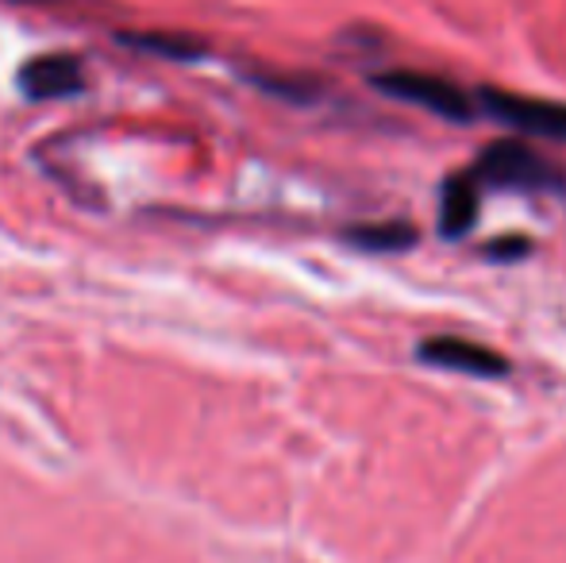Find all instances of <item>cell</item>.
<instances>
[{
    "mask_svg": "<svg viewBox=\"0 0 566 563\" xmlns=\"http://www.w3.org/2000/svg\"><path fill=\"white\" fill-rule=\"evenodd\" d=\"M350 243H358L363 251H405L417 243V228L401 225V220H389V225H370V228H355Z\"/></svg>",
    "mask_w": 566,
    "mask_h": 563,
    "instance_id": "7",
    "label": "cell"
},
{
    "mask_svg": "<svg viewBox=\"0 0 566 563\" xmlns=\"http://www.w3.org/2000/svg\"><path fill=\"white\" fill-rule=\"evenodd\" d=\"M20 90L31 101H59L74 97L82 90V62L74 54H43V59H31L20 70Z\"/></svg>",
    "mask_w": 566,
    "mask_h": 563,
    "instance_id": "5",
    "label": "cell"
},
{
    "mask_svg": "<svg viewBox=\"0 0 566 563\" xmlns=\"http://www.w3.org/2000/svg\"><path fill=\"white\" fill-rule=\"evenodd\" d=\"M420 359L432 363V367L443 371H462V375L474 378H501L509 375V359L501 352L485 344H474V340H459V336H436L420 344Z\"/></svg>",
    "mask_w": 566,
    "mask_h": 563,
    "instance_id": "4",
    "label": "cell"
},
{
    "mask_svg": "<svg viewBox=\"0 0 566 563\" xmlns=\"http://www.w3.org/2000/svg\"><path fill=\"white\" fill-rule=\"evenodd\" d=\"M478 105L493 116V121L509 124L516 132L544 139H563L566 143V105L547 97H524V93H505V90H482Z\"/></svg>",
    "mask_w": 566,
    "mask_h": 563,
    "instance_id": "3",
    "label": "cell"
},
{
    "mask_svg": "<svg viewBox=\"0 0 566 563\" xmlns=\"http://www.w3.org/2000/svg\"><path fill=\"white\" fill-rule=\"evenodd\" d=\"M135 46H143V51H158V54H170V59H197L201 54V46L189 43V39H166V35H132Z\"/></svg>",
    "mask_w": 566,
    "mask_h": 563,
    "instance_id": "8",
    "label": "cell"
},
{
    "mask_svg": "<svg viewBox=\"0 0 566 563\" xmlns=\"http://www.w3.org/2000/svg\"><path fill=\"white\" fill-rule=\"evenodd\" d=\"M374 90L386 97L405 101V105H420L428 113L443 116V121L467 124L474 116V97L459 90L454 82L440 74H424V70H389V74H374Z\"/></svg>",
    "mask_w": 566,
    "mask_h": 563,
    "instance_id": "2",
    "label": "cell"
},
{
    "mask_svg": "<svg viewBox=\"0 0 566 563\" xmlns=\"http://www.w3.org/2000/svg\"><path fill=\"white\" fill-rule=\"evenodd\" d=\"M478 189H482V186L470 178V170L448 178L443 197H440V232L448 236V240H459V236H467L470 228H474V220H478Z\"/></svg>",
    "mask_w": 566,
    "mask_h": 563,
    "instance_id": "6",
    "label": "cell"
},
{
    "mask_svg": "<svg viewBox=\"0 0 566 563\" xmlns=\"http://www.w3.org/2000/svg\"><path fill=\"white\" fill-rule=\"evenodd\" d=\"M470 178L478 186H505V189H559L563 178L552 163L536 155L521 139H497L478 155L470 166Z\"/></svg>",
    "mask_w": 566,
    "mask_h": 563,
    "instance_id": "1",
    "label": "cell"
}]
</instances>
